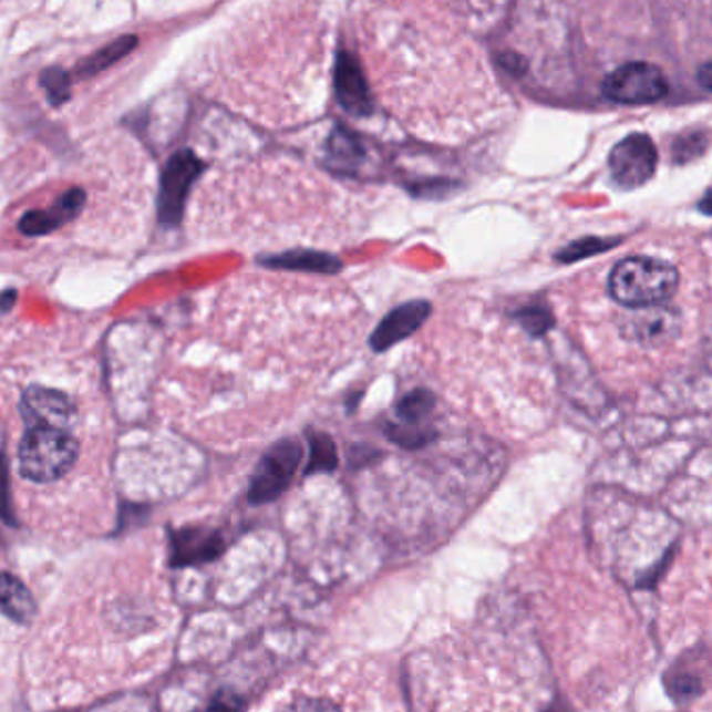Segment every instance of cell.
<instances>
[{
  "mask_svg": "<svg viewBox=\"0 0 712 712\" xmlns=\"http://www.w3.org/2000/svg\"><path fill=\"white\" fill-rule=\"evenodd\" d=\"M638 313L623 319L621 331L629 340L640 342L643 347H657L671 340L678 333V317L662 307L636 309Z\"/></svg>",
  "mask_w": 712,
  "mask_h": 712,
  "instance_id": "cell-10",
  "label": "cell"
},
{
  "mask_svg": "<svg viewBox=\"0 0 712 712\" xmlns=\"http://www.w3.org/2000/svg\"><path fill=\"white\" fill-rule=\"evenodd\" d=\"M513 317L522 323L523 330L534 338H539L555 328V317L550 313V309L541 302L525 305L522 309H517Z\"/></svg>",
  "mask_w": 712,
  "mask_h": 712,
  "instance_id": "cell-20",
  "label": "cell"
},
{
  "mask_svg": "<svg viewBox=\"0 0 712 712\" xmlns=\"http://www.w3.org/2000/svg\"><path fill=\"white\" fill-rule=\"evenodd\" d=\"M0 517L9 525H16V517L11 510V492H9V471L7 463L0 456Z\"/></svg>",
  "mask_w": 712,
  "mask_h": 712,
  "instance_id": "cell-25",
  "label": "cell"
},
{
  "mask_svg": "<svg viewBox=\"0 0 712 712\" xmlns=\"http://www.w3.org/2000/svg\"><path fill=\"white\" fill-rule=\"evenodd\" d=\"M205 172L203 161L192 151H179L165 165L161 175L158 190V224L165 229H174L182 224L186 200L194 182Z\"/></svg>",
  "mask_w": 712,
  "mask_h": 712,
  "instance_id": "cell-4",
  "label": "cell"
},
{
  "mask_svg": "<svg viewBox=\"0 0 712 712\" xmlns=\"http://www.w3.org/2000/svg\"><path fill=\"white\" fill-rule=\"evenodd\" d=\"M21 415L32 427H56L70 432L75 419V406L59 390L32 385L23 392Z\"/></svg>",
  "mask_w": 712,
  "mask_h": 712,
  "instance_id": "cell-7",
  "label": "cell"
},
{
  "mask_svg": "<svg viewBox=\"0 0 712 712\" xmlns=\"http://www.w3.org/2000/svg\"><path fill=\"white\" fill-rule=\"evenodd\" d=\"M383 434L388 435L390 442H394L400 448L406 451H419L435 440V430L425 423H388L383 427Z\"/></svg>",
  "mask_w": 712,
  "mask_h": 712,
  "instance_id": "cell-18",
  "label": "cell"
},
{
  "mask_svg": "<svg viewBox=\"0 0 712 712\" xmlns=\"http://www.w3.org/2000/svg\"><path fill=\"white\" fill-rule=\"evenodd\" d=\"M659 165V151L646 134H631L621 140L608 157V169L612 182L623 190H636L643 186Z\"/></svg>",
  "mask_w": 712,
  "mask_h": 712,
  "instance_id": "cell-6",
  "label": "cell"
},
{
  "mask_svg": "<svg viewBox=\"0 0 712 712\" xmlns=\"http://www.w3.org/2000/svg\"><path fill=\"white\" fill-rule=\"evenodd\" d=\"M435 409V394L425 390V388H417L409 394H404L396 404V415L400 421L404 423H423L425 419L434 413Z\"/></svg>",
  "mask_w": 712,
  "mask_h": 712,
  "instance_id": "cell-19",
  "label": "cell"
},
{
  "mask_svg": "<svg viewBox=\"0 0 712 712\" xmlns=\"http://www.w3.org/2000/svg\"><path fill=\"white\" fill-rule=\"evenodd\" d=\"M136 44H138V38H134V35L117 38L115 42H111V44H106L103 49H99L96 53L86 56V59L78 65L75 75L87 80V78H94L96 73H103V71L109 70L111 65H115L117 61H122L123 56L132 53V51L136 49Z\"/></svg>",
  "mask_w": 712,
  "mask_h": 712,
  "instance_id": "cell-15",
  "label": "cell"
},
{
  "mask_svg": "<svg viewBox=\"0 0 712 712\" xmlns=\"http://www.w3.org/2000/svg\"><path fill=\"white\" fill-rule=\"evenodd\" d=\"M84 200H86L84 190L71 188L54 203L53 209L25 213L19 219V231L25 236H47L73 219L84 207Z\"/></svg>",
  "mask_w": 712,
  "mask_h": 712,
  "instance_id": "cell-11",
  "label": "cell"
},
{
  "mask_svg": "<svg viewBox=\"0 0 712 712\" xmlns=\"http://www.w3.org/2000/svg\"><path fill=\"white\" fill-rule=\"evenodd\" d=\"M259 265L269 269L307 271L319 276H336L342 269V261L336 255L323 250H311V248H296L278 255H262L259 257Z\"/></svg>",
  "mask_w": 712,
  "mask_h": 712,
  "instance_id": "cell-13",
  "label": "cell"
},
{
  "mask_svg": "<svg viewBox=\"0 0 712 712\" xmlns=\"http://www.w3.org/2000/svg\"><path fill=\"white\" fill-rule=\"evenodd\" d=\"M706 148V138L702 134H694L692 138H679L675 144V161L694 158Z\"/></svg>",
  "mask_w": 712,
  "mask_h": 712,
  "instance_id": "cell-26",
  "label": "cell"
},
{
  "mask_svg": "<svg viewBox=\"0 0 712 712\" xmlns=\"http://www.w3.org/2000/svg\"><path fill=\"white\" fill-rule=\"evenodd\" d=\"M40 86L47 90L49 103L53 106L65 105L71 96V78L63 68H49L40 73Z\"/></svg>",
  "mask_w": 712,
  "mask_h": 712,
  "instance_id": "cell-22",
  "label": "cell"
},
{
  "mask_svg": "<svg viewBox=\"0 0 712 712\" xmlns=\"http://www.w3.org/2000/svg\"><path fill=\"white\" fill-rule=\"evenodd\" d=\"M698 82H700V86L706 87V90H711L712 92V61L704 63V65L700 68V71H698Z\"/></svg>",
  "mask_w": 712,
  "mask_h": 712,
  "instance_id": "cell-28",
  "label": "cell"
},
{
  "mask_svg": "<svg viewBox=\"0 0 712 712\" xmlns=\"http://www.w3.org/2000/svg\"><path fill=\"white\" fill-rule=\"evenodd\" d=\"M305 448L295 437H281L262 454L248 486V503L267 504L279 498L300 467Z\"/></svg>",
  "mask_w": 712,
  "mask_h": 712,
  "instance_id": "cell-3",
  "label": "cell"
},
{
  "mask_svg": "<svg viewBox=\"0 0 712 712\" xmlns=\"http://www.w3.org/2000/svg\"><path fill=\"white\" fill-rule=\"evenodd\" d=\"M78 452L80 446L68 430L30 427L19 444V473L35 484H51L70 473Z\"/></svg>",
  "mask_w": 712,
  "mask_h": 712,
  "instance_id": "cell-2",
  "label": "cell"
},
{
  "mask_svg": "<svg viewBox=\"0 0 712 712\" xmlns=\"http://www.w3.org/2000/svg\"><path fill=\"white\" fill-rule=\"evenodd\" d=\"M307 437H309V463L305 467V475L331 473L338 469V448L331 435L311 430Z\"/></svg>",
  "mask_w": 712,
  "mask_h": 712,
  "instance_id": "cell-17",
  "label": "cell"
},
{
  "mask_svg": "<svg viewBox=\"0 0 712 712\" xmlns=\"http://www.w3.org/2000/svg\"><path fill=\"white\" fill-rule=\"evenodd\" d=\"M678 269L669 262L650 257H631L615 265L608 290L610 296L629 309H646L664 305L675 295Z\"/></svg>",
  "mask_w": 712,
  "mask_h": 712,
  "instance_id": "cell-1",
  "label": "cell"
},
{
  "mask_svg": "<svg viewBox=\"0 0 712 712\" xmlns=\"http://www.w3.org/2000/svg\"><path fill=\"white\" fill-rule=\"evenodd\" d=\"M336 94L340 105L352 115H367L371 111V96L365 75L350 54H340L336 65Z\"/></svg>",
  "mask_w": 712,
  "mask_h": 712,
  "instance_id": "cell-12",
  "label": "cell"
},
{
  "mask_svg": "<svg viewBox=\"0 0 712 712\" xmlns=\"http://www.w3.org/2000/svg\"><path fill=\"white\" fill-rule=\"evenodd\" d=\"M207 712H240V700L236 695L221 694L213 700Z\"/></svg>",
  "mask_w": 712,
  "mask_h": 712,
  "instance_id": "cell-27",
  "label": "cell"
},
{
  "mask_svg": "<svg viewBox=\"0 0 712 712\" xmlns=\"http://www.w3.org/2000/svg\"><path fill=\"white\" fill-rule=\"evenodd\" d=\"M432 305L427 300H411L399 305L394 311L383 317L380 326L371 333L369 347L375 352H385L406 338H411L415 331L430 319Z\"/></svg>",
  "mask_w": 712,
  "mask_h": 712,
  "instance_id": "cell-8",
  "label": "cell"
},
{
  "mask_svg": "<svg viewBox=\"0 0 712 712\" xmlns=\"http://www.w3.org/2000/svg\"><path fill=\"white\" fill-rule=\"evenodd\" d=\"M224 553V538L207 527H184L172 532V563L175 567L207 563Z\"/></svg>",
  "mask_w": 712,
  "mask_h": 712,
  "instance_id": "cell-9",
  "label": "cell"
},
{
  "mask_svg": "<svg viewBox=\"0 0 712 712\" xmlns=\"http://www.w3.org/2000/svg\"><path fill=\"white\" fill-rule=\"evenodd\" d=\"M283 712H342L340 706L330 698H317V695H305L296 698Z\"/></svg>",
  "mask_w": 712,
  "mask_h": 712,
  "instance_id": "cell-23",
  "label": "cell"
},
{
  "mask_svg": "<svg viewBox=\"0 0 712 712\" xmlns=\"http://www.w3.org/2000/svg\"><path fill=\"white\" fill-rule=\"evenodd\" d=\"M698 207H700V210H702V213L712 215V190H709L706 192V194H704V198L700 200V205H698Z\"/></svg>",
  "mask_w": 712,
  "mask_h": 712,
  "instance_id": "cell-29",
  "label": "cell"
},
{
  "mask_svg": "<svg viewBox=\"0 0 712 712\" xmlns=\"http://www.w3.org/2000/svg\"><path fill=\"white\" fill-rule=\"evenodd\" d=\"M328 155L338 172H354L365 157L363 144L347 127H338L328 142Z\"/></svg>",
  "mask_w": 712,
  "mask_h": 712,
  "instance_id": "cell-16",
  "label": "cell"
},
{
  "mask_svg": "<svg viewBox=\"0 0 712 712\" xmlns=\"http://www.w3.org/2000/svg\"><path fill=\"white\" fill-rule=\"evenodd\" d=\"M662 71L650 63H627L612 71L602 84L608 101L621 105H650L667 94Z\"/></svg>",
  "mask_w": 712,
  "mask_h": 712,
  "instance_id": "cell-5",
  "label": "cell"
},
{
  "mask_svg": "<svg viewBox=\"0 0 712 712\" xmlns=\"http://www.w3.org/2000/svg\"><path fill=\"white\" fill-rule=\"evenodd\" d=\"M617 244L619 240H608V238H581V240H575L569 246H565L563 250H558L556 259L560 262L581 261V259H588L598 252H607Z\"/></svg>",
  "mask_w": 712,
  "mask_h": 712,
  "instance_id": "cell-21",
  "label": "cell"
},
{
  "mask_svg": "<svg viewBox=\"0 0 712 712\" xmlns=\"http://www.w3.org/2000/svg\"><path fill=\"white\" fill-rule=\"evenodd\" d=\"M0 612L16 623H28L35 615L32 594L13 575L0 574Z\"/></svg>",
  "mask_w": 712,
  "mask_h": 712,
  "instance_id": "cell-14",
  "label": "cell"
},
{
  "mask_svg": "<svg viewBox=\"0 0 712 712\" xmlns=\"http://www.w3.org/2000/svg\"><path fill=\"white\" fill-rule=\"evenodd\" d=\"M380 456H382V452L378 451L375 446L357 444V446H350V451H348V465H350V469H363V467H369L371 463H375Z\"/></svg>",
  "mask_w": 712,
  "mask_h": 712,
  "instance_id": "cell-24",
  "label": "cell"
}]
</instances>
